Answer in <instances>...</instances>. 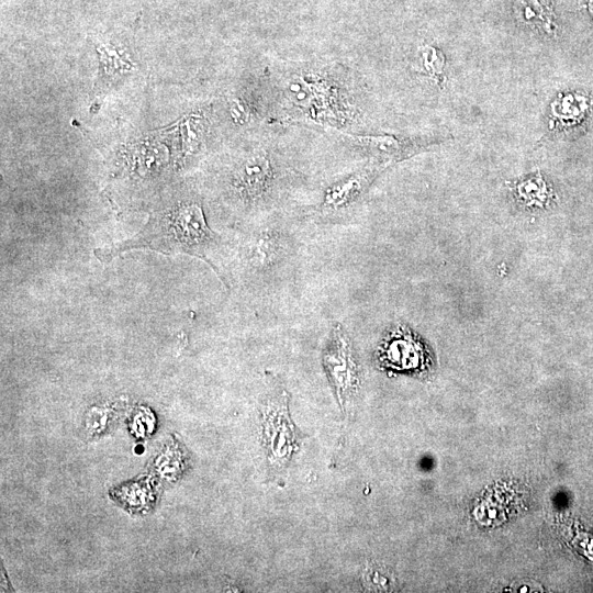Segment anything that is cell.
<instances>
[{
	"label": "cell",
	"mask_w": 593,
	"mask_h": 593,
	"mask_svg": "<svg viewBox=\"0 0 593 593\" xmlns=\"http://www.w3.org/2000/svg\"><path fill=\"white\" fill-rule=\"evenodd\" d=\"M220 237L208 225L198 201L182 200L153 214L134 236L94 250L96 257L108 262L120 254L150 249L160 254H184L200 258L216 271L213 258Z\"/></svg>",
	"instance_id": "6da1fadb"
},
{
	"label": "cell",
	"mask_w": 593,
	"mask_h": 593,
	"mask_svg": "<svg viewBox=\"0 0 593 593\" xmlns=\"http://www.w3.org/2000/svg\"><path fill=\"white\" fill-rule=\"evenodd\" d=\"M260 421L261 444L268 466L273 471L283 470L303 438L291 419L287 391L278 390L268 394L261 406Z\"/></svg>",
	"instance_id": "7a4b0ae2"
},
{
	"label": "cell",
	"mask_w": 593,
	"mask_h": 593,
	"mask_svg": "<svg viewBox=\"0 0 593 593\" xmlns=\"http://www.w3.org/2000/svg\"><path fill=\"white\" fill-rule=\"evenodd\" d=\"M322 363L343 414H348L360 390V370L351 340L334 324L322 353Z\"/></svg>",
	"instance_id": "3957f363"
},
{
	"label": "cell",
	"mask_w": 593,
	"mask_h": 593,
	"mask_svg": "<svg viewBox=\"0 0 593 593\" xmlns=\"http://www.w3.org/2000/svg\"><path fill=\"white\" fill-rule=\"evenodd\" d=\"M276 178V169L270 157L264 152H258L238 165L232 177V187L239 200L251 206L269 197Z\"/></svg>",
	"instance_id": "277c9868"
},
{
	"label": "cell",
	"mask_w": 593,
	"mask_h": 593,
	"mask_svg": "<svg viewBox=\"0 0 593 593\" xmlns=\"http://www.w3.org/2000/svg\"><path fill=\"white\" fill-rule=\"evenodd\" d=\"M244 251V258L251 270L269 272L287 259L289 239L287 234L276 227H264L250 234Z\"/></svg>",
	"instance_id": "5b68a950"
},
{
	"label": "cell",
	"mask_w": 593,
	"mask_h": 593,
	"mask_svg": "<svg viewBox=\"0 0 593 593\" xmlns=\"http://www.w3.org/2000/svg\"><path fill=\"white\" fill-rule=\"evenodd\" d=\"M376 172V167L365 168L334 183L324 195L321 211L332 214L349 208L365 192Z\"/></svg>",
	"instance_id": "8992f818"
},
{
	"label": "cell",
	"mask_w": 593,
	"mask_h": 593,
	"mask_svg": "<svg viewBox=\"0 0 593 593\" xmlns=\"http://www.w3.org/2000/svg\"><path fill=\"white\" fill-rule=\"evenodd\" d=\"M518 11L532 29L544 36H553L556 25L551 11L542 0H521Z\"/></svg>",
	"instance_id": "52a82bcc"
},
{
	"label": "cell",
	"mask_w": 593,
	"mask_h": 593,
	"mask_svg": "<svg viewBox=\"0 0 593 593\" xmlns=\"http://www.w3.org/2000/svg\"><path fill=\"white\" fill-rule=\"evenodd\" d=\"M421 55L424 69L432 78L439 81L446 63L444 54L438 48L427 45L422 47Z\"/></svg>",
	"instance_id": "ba28073f"
}]
</instances>
